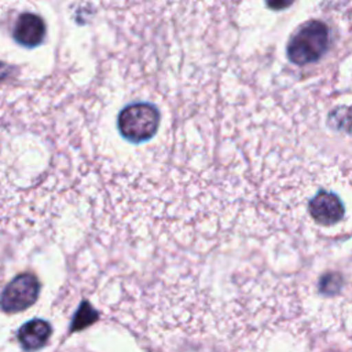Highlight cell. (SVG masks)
I'll return each instance as SVG.
<instances>
[{
  "label": "cell",
  "instance_id": "cell-1",
  "mask_svg": "<svg viewBox=\"0 0 352 352\" xmlns=\"http://www.w3.org/2000/svg\"><path fill=\"white\" fill-rule=\"evenodd\" d=\"M330 29L318 19L302 23L286 45L287 59L297 66L318 62L329 50Z\"/></svg>",
  "mask_w": 352,
  "mask_h": 352
},
{
  "label": "cell",
  "instance_id": "cell-2",
  "mask_svg": "<svg viewBox=\"0 0 352 352\" xmlns=\"http://www.w3.org/2000/svg\"><path fill=\"white\" fill-rule=\"evenodd\" d=\"M161 121L160 110L148 102H136L125 106L117 117V128L121 136L131 143L150 140Z\"/></svg>",
  "mask_w": 352,
  "mask_h": 352
},
{
  "label": "cell",
  "instance_id": "cell-3",
  "mask_svg": "<svg viewBox=\"0 0 352 352\" xmlns=\"http://www.w3.org/2000/svg\"><path fill=\"white\" fill-rule=\"evenodd\" d=\"M40 293V282L32 274L15 276L0 296V307L8 314L21 312L32 307Z\"/></svg>",
  "mask_w": 352,
  "mask_h": 352
},
{
  "label": "cell",
  "instance_id": "cell-4",
  "mask_svg": "<svg viewBox=\"0 0 352 352\" xmlns=\"http://www.w3.org/2000/svg\"><path fill=\"white\" fill-rule=\"evenodd\" d=\"M308 212L311 217L322 226H333L342 220L345 214L344 204L341 199L329 191H319L308 202Z\"/></svg>",
  "mask_w": 352,
  "mask_h": 352
},
{
  "label": "cell",
  "instance_id": "cell-5",
  "mask_svg": "<svg viewBox=\"0 0 352 352\" xmlns=\"http://www.w3.org/2000/svg\"><path fill=\"white\" fill-rule=\"evenodd\" d=\"M12 34L18 44L32 48L41 44L44 40L45 23L38 15L23 12L18 16Z\"/></svg>",
  "mask_w": 352,
  "mask_h": 352
},
{
  "label": "cell",
  "instance_id": "cell-6",
  "mask_svg": "<svg viewBox=\"0 0 352 352\" xmlns=\"http://www.w3.org/2000/svg\"><path fill=\"white\" fill-rule=\"evenodd\" d=\"M51 326L44 319H32L18 330V341L28 351H36L45 345L51 336Z\"/></svg>",
  "mask_w": 352,
  "mask_h": 352
},
{
  "label": "cell",
  "instance_id": "cell-7",
  "mask_svg": "<svg viewBox=\"0 0 352 352\" xmlns=\"http://www.w3.org/2000/svg\"><path fill=\"white\" fill-rule=\"evenodd\" d=\"M6 73H7V67L4 65L0 63V80L6 77Z\"/></svg>",
  "mask_w": 352,
  "mask_h": 352
}]
</instances>
